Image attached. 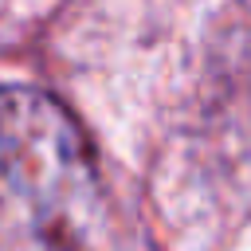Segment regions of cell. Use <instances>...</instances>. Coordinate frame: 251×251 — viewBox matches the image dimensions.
<instances>
[{"instance_id": "6da1fadb", "label": "cell", "mask_w": 251, "mask_h": 251, "mask_svg": "<svg viewBox=\"0 0 251 251\" xmlns=\"http://www.w3.org/2000/svg\"><path fill=\"white\" fill-rule=\"evenodd\" d=\"M98 173L78 122L43 90H0V220L51 251L78 247L98 220Z\"/></svg>"}]
</instances>
